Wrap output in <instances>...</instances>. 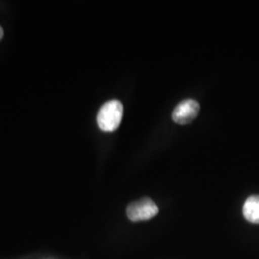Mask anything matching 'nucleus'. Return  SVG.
Returning a JSON list of instances; mask_svg holds the SVG:
<instances>
[{"label": "nucleus", "instance_id": "obj_1", "mask_svg": "<svg viewBox=\"0 0 259 259\" xmlns=\"http://www.w3.org/2000/svg\"><path fill=\"white\" fill-rule=\"evenodd\" d=\"M123 117V106L118 100L105 103L97 114V123L103 132L111 133L117 129Z\"/></svg>", "mask_w": 259, "mask_h": 259}, {"label": "nucleus", "instance_id": "obj_4", "mask_svg": "<svg viewBox=\"0 0 259 259\" xmlns=\"http://www.w3.org/2000/svg\"><path fill=\"white\" fill-rule=\"evenodd\" d=\"M245 219L252 224H259V195L249 197L243 205Z\"/></svg>", "mask_w": 259, "mask_h": 259}, {"label": "nucleus", "instance_id": "obj_3", "mask_svg": "<svg viewBox=\"0 0 259 259\" xmlns=\"http://www.w3.org/2000/svg\"><path fill=\"white\" fill-rule=\"evenodd\" d=\"M200 111V105L194 99H186L178 104L172 113V118L180 125H185L194 120Z\"/></svg>", "mask_w": 259, "mask_h": 259}, {"label": "nucleus", "instance_id": "obj_2", "mask_svg": "<svg viewBox=\"0 0 259 259\" xmlns=\"http://www.w3.org/2000/svg\"><path fill=\"white\" fill-rule=\"evenodd\" d=\"M158 213V207L150 198L133 202L127 207V216L132 222L148 221Z\"/></svg>", "mask_w": 259, "mask_h": 259}, {"label": "nucleus", "instance_id": "obj_5", "mask_svg": "<svg viewBox=\"0 0 259 259\" xmlns=\"http://www.w3.org/2000/svg\"><path fill=\"white\" fill-rule=\"evenodd\" d=\"M3 35H4V31H3L2 27L0 26V39L3 37Z\"/></svg>", "mask_w": 259, "mask_h": 259}]
</instances>
